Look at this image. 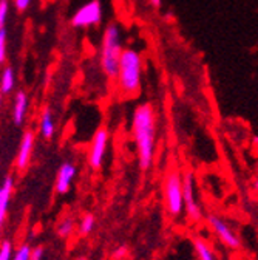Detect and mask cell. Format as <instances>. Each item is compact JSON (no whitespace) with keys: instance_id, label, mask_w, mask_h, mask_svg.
<instances>
[{"instance_id":"52a82bcc","label":"cell","mask_w":258,"mask_h":260,"mask_svg":"<svg viewBox=\"0 0 258 260\" xmlns=\"http://www.w3.org/2000/svg\"><path fill=\"white\" fill-rule=\"evenodd\" d=\"M207 224L212 230V233L218 237V240L232 251H238L241 248V240L237 236V233L232 230V228L228 224L223 217L216 215V214H209L207 215Z\"/></svg>"},{"instance_id":"cb8c5ba5","label":"cell","mask_w":258,"mask_h":260,"mask_svg":"<svg viewBox=\"0 0 258 260\" xmlns=\"http://www.w3.org/2000/svg\"><path fill=\"white\" fill-rule=\"evenodd\" d=\"M147 2H149L150 7H153V8H156V10L163 7V0H147Z\"/></svg>"},{"instance_id":"7402d4cb","label":"cell","mask_w":258,"mask_h":260,"mask_svg":"<svg viewBox=\"0 0 258 260\" xmlns=\"http://www.w3.org/2000/svg\"><path fill=\"white\" fill-rule=\"evenodd\" d=\"M44 257H45V249H44L42 246L31 248L29 260H44Z\"/></svg>"},{"instance_id":"d6986e66","label":"cell","mask_w":258,"mask_h":260,"mask_svg":"<svg viewBox=\"0 0 258 260\" xmlns=\"http://www.w3.org/2000/svg\"><path fill=\"white\" fill-rule=\"evenodd\" d=\"M13 242L5 239L0 242V260H13Z\"/></svg>"},{"instance_id":"484cf974","label":"cell","mask_w":258,"mask_h":260,"mask_svg":"<svg viewBox=\"0 0 258 260\" xmlns=\"http://www.w3.org/2000/svg\"><path fill=\"white\" fill-rule=\"evenodd\" d=\"M253 189L258 192V180H255V181H253Z\"/></svg>"},{"instance_id":"6da1fadb","label":"cell","mask_w":258,"mask_h":260,"mask_svg":"<svg viewBox=\"0 0 258 260\" xmlns=\"http://www.w3.org/2000/svg\"><path fill=\"white\" fill-rule=\"evenodd\" d=\"M132 135L136 144L138 165L147 172L155 161L156 150V112L150 103L139 104L132 116Z\"/></svg>"},{"instance_id":"44dd1931","label":"cell","mask_w":258,"mask_h":260,"mask_svg":"<svg viewBox=\"0 0 258 260\" xmlns=\"http://www.w3.org/2000/svg\"><path fill=\"white\" fill-rule=\"evenodd\" d=\"M29 254H31V246L23 243L14 251L13 260H29Z\"/></svg>"},{"instance_id":"5bb4252c","label":"cell","mask_w":258,"mask_h":260,"mask_svg":"<svg viewBox=\"0 0 258 260\" xmlns=\"http://www.w3.org/2000/svg\"><path fill=\"white\" fill-rule=\"evenodd\" d=\"M16 87V73L11 65H7L0 76V93L2 94H10Z\"/></svg>"},{"instance_id":"30bf717a","label":"cell","mask_w":258,"mask_h":260,"mask_svg":"<svg viewBox=\"0 0 258 260\" xmlns=\"http://www.w3.org/2000/svg\"><path fill=\"white\" fill-rule=\"evenodd\" d=\"M76 174H78L76 165H73V162H70V161L62 162L59 171H57V175H56V192L60 195L67 193L71 189V184L76 178Z\"/></svg>"},{"instance_id":"e0dca14e","label":"cell","mask_w":258,"mask_h":260,"mask_svg":"<svg viewBox=\"0 0 258 260\" xmlns=\"http://www.w3.org/2000/svg\"><path fill=\"white\" fill-rule=\"evenodd\" d=\"M94 226H96V218L93 214H85L82 218H81V223H79V233L81 236H88L93 233L94 230Z\"/></svg>"},{"instance_id":"8992f818","label":"cell","mask_w":258,"mask_h":260,"mask_svg":"<svg viewBox=\"0 0 258 260\" xmlns=\"http://www.w3.org/2000/svg\"><path fill=\"white\" fill-rule=\"evenodd\" d=\"M110 141V132L105 125H101L94 132L90 149H88V165L93 171H99L104 165Z\"/></svg>"},{"instance_id":"3957f363","label":"cell","mask_w":258,"mask_h":260,"mask_svg":"<svg viewBox=\"0 0 258 260\" xmlns=\"http://www.w3.org/2000/svg\"><path fill=\"white\" fill-rule=\"evenodd\" d=\"M122 42H121V29L118 23H110L104 29L102 42H101V69L108 79H115L119 70V60L122 56Z\"/></svg>"},{"instance_id":"4316f807","label":"cell","mask_w":258,"mask_h":260,"mask_svg":"<svg viewBox=\"0 0 258 260\" xmlns=\"http://www.w3.org/2000/svg\"><path fill=\"white\" fill-rule=\"evenodd\" d=\"M2 101H4V94L0 93V109H2Z\"/></svg>"},{"instance_id":"83f0119b","label":"cell","mask_w":258,"mask_h":260,"mask_svg":"<svg viewBox=\"0 0 258 260\" xmlns=\"http://www.w3.org/2000/svg\"><path fill=\"white\" fill-rule=\"evenodd\" d=\"M78 260H85V258H84V257H81V258H78Z\"/></svg>"},{"instance_id":"7a4b0ae2","label":"cell","mask_w":258,"mask_h":260,"mask_svg":"<svg viewBox=\"0 0 258 260\" xmlns=\"http://www.w3.org/2000/svg\"><path fill=\"white\" fill-rule=\"evenodd\" d=\"M142 79V59L141 54L133 48H124L119 70L116 76V84L121 94L132 98L139 93Z\"/></svg>"},{"instance_id":"277c9868","label":"cell","mask_w":258,"mask_h":260,"mask_svg":"<svg viewBox=\"0 0 258 260\" xmlns=\"http://www.w3.org/2000/svg\"><path fill=\"white\" fill-rule=\"evenodd\" d=\"M164 205L169 217L178 218L184 214L182 199V171L172 161L164 178Z\"/></svg>"},{"instance_id":"603a6c76","label":"cell","mask_w":258,"mask_h":260,"mask_svg":"<svg viewBox=\"0 0 258 260\" xmlns=\"http://www.w3.org/2000/svg\"><path fill=\"white\" fill-rule=\"evenodd\" d=\"M31 2H33V0H14V7L19 13H25L29 8Z\"/></svg>"},{"instance_id":"ffe728a7","label":"cell","mask_w":258,"mask_h":260,"mask_svg":"<svg viewBox=\"0 0 258 260\" xmlns=\"http://www.w3.org/2000/svg\"><path fill=\"white\" fill-rule=\"evenodd\" d=\"M10 13V0H0V29L5 28Z\"/></svg>"},{"instance_id":"9c48e42d","label":"cell","mask_w":258,"mask_h":260,"mask_svg":"<svg viewBox=\"0 0 258 260\" xmlns=\"http://www.w3.org/2000/svg\"><path fill=\"white\" fill-rule=\"evenodd\" d=\"M34 144H36L34 132L33 130H26V132L22 135L19 150H17V156H16V169L19 172L26 171V168L29 166L31 156H33V150H34Z\"/></svg>"},{"instance_id":"7c38bea8","label":"cell","mask_w":258,"mask_h":260,"mask_svg":"<svg viewBox=\"0 0 258 260\" xmlns=\"http://www.w3.org/2000/svg\"><path fill=\"white\" fill-rule=\"evenodd\" d=\"M28 106H29L28 94L23 90H19L14 94V100H13V113H11L13 122L16 125H22L25 122V118H26V113H28Z\"/></svg>"},{"instance_id":"5b68a950","label":"cell","mask_w":258,"mask_h":260,"mask_svg":"<svg viewBox=\"0 0 258 260\" xmlns=\"http://www.w3.org/2000/svg\"><path fill=\"white\" fill-rule=\"evenodd\" d=\"M182 199H184V212L187 218L193 223L201 221L203 209L198 202L197 180H195V174L190 169L182 171Z\"/></svg>"},{"instance_id":"ba28073f","label":"cell","mask_w":258,"mask_h":260,"mask_svg":"<svg viewBox=\"0 0 258 260\" xmlns=\"http://www.w3.org/2000/svg\"><path fill=\"white\" fill-rule=\"evenodd\" d=\"M102 20V5L99 0H90L88 4L82 5L71 17L73 28H90L99 25Z\"/></svg>"},{"instance_id":"2e32d148","label":"cell","mask_w":258,"mask_h":260,"mask_svg":"<svg viewBox=\"0 0 258 260\" xmlns=\"http://www.w3.org/2000/svg\"><path fill=\"white\" fill-rule=\"evenodd\" d=\"M76 230V220L75 217L71 215H65L62 217L57 223V228H56V233L60 239H68Z\"/></svg>"},{"instance_id":"d4e9b609","label":"cell","mask_w":258,"mask_h":260,"mask_svg":"<svg viewBox=\"0 0 258 260\" xmlns=\"http://www.w3.org/2000/svg\"><path fill=\"white\" fill-rule=\"evenodd\" d=\"M125 251H127V249H125V246H121V248L113 254V257H115V258H119V257H122V255L125 254Z\"/></svg>"},{"instance_id":"ac0fdd59","label":"cell","mask_w":258,"mask_h":260,"mask_svg":"<svg viewBox=\"0 0 258 260\" xmlns=\"http://www.w3.org/2000/svg\"><path fill=\"white\" fill-rule=\"evenodd\" d=\"M7 47H8V32L7 28H2L0 29V65H4L7 62L8 57Z\"/></svg>"},{"instance_id":"9a60e30c","label":"cell","mask_w":258,"mask_h":260,"mask_svg":"<svg viewBox=\"0 0 258 260\" xmlns=\"http://www.w3.org/2000/svg\"><path fill=\"white\" fill-rule=\"evenodd\" d=\"M193 248H195L198 260H216L212 246L201 237H193Z\"/></svg>"},{"instance_id":"8fae6325","label":"cell","mask_w":258,"mask_h":260,"mask_svg":"<svg viewBox=\"0 0 258 260\" xmlns=\"http://www.w3.org/2000/svg\"><path fill=\"white\" fill-rule=\"evenodd\" d=\"M13 189H14V178H13V175H8L4 178L2 183H0V230H2L7 214H8Z\"/></svg>"},{"instance_id":"4fadbf2b","label":"cell","mask_w":258,"mask_h":260,"mask_svg":"<svg viewBox=\"0 0 258 260\" xmlns=\"http://www.w3.org/2000/svg\"><path fill=\"white\" fill-rule=\"evenodd\" d=\"M39 130H41V135L45 140H51L54 137L56 132V122H54V116L51 113V110L47 107L42 110L41 113V119H39Z\"/></svg>"}]
</instances>
